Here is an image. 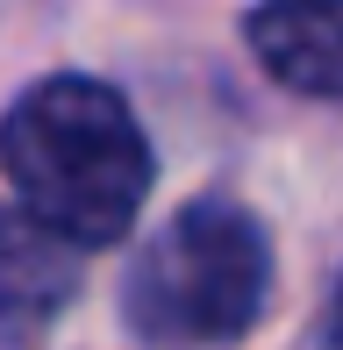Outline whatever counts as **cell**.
I'll list each match as a JSON object with an SVG mask.
<instances>
[{
  "instance_id": "cell-1",
  "label": "cell",
  "mask_w": 343,
  "mask_h": 350,
  "mask_svg": "<svg viewBox=\"0 0 343 350\" xmlns=\"http://www.w3.org/2000/svg\"><path fill=\"white\" fill-rule=\"evenodd\" d=\"M14 193L72 243H122L150 193V143L129 100L100 79H43L0 122Z\"/></svg>"
},
{
  "instance_id": "cell-2",
  "label": "cell",
  "mask_w": 343,
  "mask_h": 350,
  "mask_svg": "<svg viewBox=\"0 0 343 350\" xmlns=\"http://www.w3.org/2000/svg\"><path fill=\"white\" fill-rule=\"evenodd\" d=\"M264 286H272L264 229L229 200H193L136 250L122 300H129V322L143 343L208 350L236 343L258 322Z\"/></svg>"
},
{
  "instance_id": "cell-3",
  "label": "cell",
  "mask_w": 343,
  "mask_h": 350,
  "mask_svg": "<svg viewBox=\"0 0 343 350\" xmlns=\"http://www.w3.org/2000/svg\"><path fill=\"white\" fill-rule=\"evenodd\" d=\"M79 258H86V243H72L29 200L22 208H0V343L36 336V329H51L72 308Z\"/></svg>"
},
{
  "instance_id": "cell-4",
  "label": "cell",
  "mask_w": 343,
  "mask_h": 350,
  "mask_svg": "<svg viewBox=\"0 0 343 350\" xmlns=\"http://www.w3.org/2000/svg\"><path fill=\"white\" fill-rule=\"evenodd\" d=\"M251 51L279 86L307 100H343V0H258Z\"/></svg>"
},
{
  "instance_id": "cell-5",
  "label": "cell",
  "mask_w": 343,
  "mask_h": 350,
  "mask_svg": "<svg viewBox=\"0 0 343 350\" xmlns=\"http://www.w3.org/2000/svg\"><path fill=\"white\" fill-rule=\"evenodd\" d=\"M329 343L343 350V279H336V308H329Z\"/></svg>"
}]
</instances>
